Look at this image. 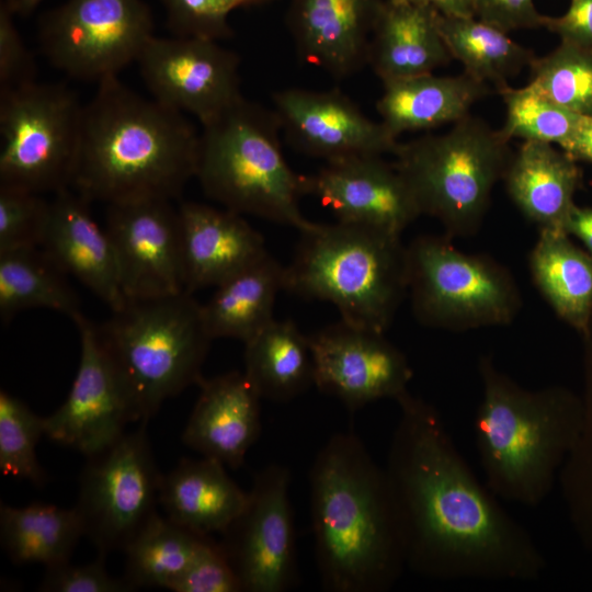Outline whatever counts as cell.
Here are the masks:
<instances>
[{"label": "cell", "instance_id": "cell-36", "mask_svg": "<svg viewBox=\"0 0 592 592\" xmlns=\"http://www.w3.org/2000/svg\"><path fill=\"white\" fill-rule=\"evenodd\" d=\"M499 93L506 110L500 132L509 141L521 138L561 147L571 137L581 117L550 100L532 83L517 89L508 86Z\"/></svg>", "mask_w": 592, "mask_h": 592}, {"label": "cell", "instance_id": "cell-15", "mask_svg": "<svg viewBox=\"0 0 592 592\" xmlns=\"http://www.w3.org/2000/svg\"><path fill=\"white\" fill-rule=\"evenodd\" d=\"M136 62L156 101L201 125L242 96L238 58L215 39L153 35Z\"/></svg>", "mask_w": 592, "mask_h": 592}, {"label": "cell", "instance_id": "cell-30", "mask_svg": "<svg viewBox=\"0 0 592 592\" xmlns=\"http://www.w3.org/2000/svg\"><path fill=\"white\" fill-rule=\"evenodd\" d=\"M561 230H540L532 251L533 278L554 310L587 333L592 321V255Z\"/></svg>", "mask_w": 592, "mask_h": 592}, {"label": "cell", "instance_id": "cell-41", "mask_svg": "<svg viewBox=\"0 0 592 592\" xmlns=\"http://www.w3.org/2000/svg\"><path fill=\"white\" fill-rule=\"evenodd\" d=\"M175 36L215 39L230 34L228 12L218 0H161Z\"/></svg>", "mask_w": 592, "mask_h": 592}, {"label": "cell", "instance_id": "cell-49", "mask_svg": "<svg viewBox=\"0 0 592 592\" xmlns=\"http://www.w3.org/2000/svg\"><path fill=\"white\" fill-rule=\"evenodd\" d=\"M43 0H0L13 15L26 16L31 14Z\"/></svg>", "mask_w": 592, "mask_h": 592}, {"label": "cell", "instance_id": "cell-26", "mask_svg": "<svg viewBox=\"0 0 592 592\" xmlns=\"http://www.w3.org/2000/svg\"><path fill=\"white\" fill-rule=\"evenodd\" d=\"M377 102L380 123L397 138L417 132L456 123L469 115L470 107L491 92L487 83L465 72L440 77L433 73L383 82Z\"/></svg>", "mask_w": 592, "mask_h": 592}, {"label": "cell", "instance_id": "cell-33", "mask_svg": "<svg viewBox=\"0 0 592 592\" xmlns=\"http://www.w3.org/2000/svg\"><path fill=\"white\" fill-rule=\"evenodd\" d=\"M435 21L446 48L462 62L464 72L477 81L493 83L498 92L535 57L508 33L474 16L435 13Z\"/></svg>", "mask_w": 592, "mask_h": 592}, {"label": "cell", "instance_id": "cell-31", "mask_svg": "<svg viewBox=\"0 0 592 592\" xmlns=\"http://www.w3.org/2000/svg\"><path fill=\"white\" fill-rule=\"evenodd\" d=\"M81 536L83 526L75 508L39 502L23 508L1 504V544L14 563L50 567L69 561Z\"/></svg>", "mask_w": 592, "mask_h": 592}, {"label": "cell", "instance_id": "cell-35", "mask_svg": "<svg viewBox=\"0 0 592 592\" xmlns=\"http://www.w3.org/2000/svg\"><path fill=\"white\" fill-rule=\"evenodd\" d=\"M585 335V385L581 396L583 425L558 481L572 528L592 555V328Z\"/></svg>", "mask_w": 592, "mask_h": 592}, {"label": "cell", "instance_id": "cell-42", "mask_svg": "<svg viewBox=\"0 0 592 592\" xmlns=\"http://www.w3.org/2000/svg\"><path fill=\"white\" fill-rule=\"evenodd\" d=\"M45 592H126L133 588L124 578L111 576L105 568V556L87 565L75 566L69 561L46 567L38 588Z\"/></svg>", "mask_w": 592, "mask_h": 592}, {"label": "cell", "instance_id": "cell-18", "mask_svg": "<svg viewBox=\"0 0 592 592\" xmlns=\"http://www.w3.org/2000/svg\"><path fill=\"white\" fill-rule=\"evenodd\" d=\"M275 114L289 144L327 162L382 156L398 143L380 122L368 118L339 90L289 88L273 95Z\"/></svg>", "mask_w": 592, "mask_h": 592}, {"label": "cell", "instance_id": "cell-48", "mask_svg": "<svg viewBox=\"0 0 592 592\" xmlns=\"http://www.w3.org/2000/svg\"><path fill=\"white\" fill-rule=\"evenodd\" d=\"M431 9L444 16H474V0H401Z\"/></svg>", "mask_w": 592, "mask_h": 592}, {"label": "cell", "instance_id": "cell-23", "mask_svg": "<svg viewBox=\"0 0 592 592\" xmlns=\"http://www.w3.org/2000/svg\"><path fill=\"white\" fill-rule=\"evenodd\" d=\"M385 0H294L291 27L300 56L337 78L368 58L371 37Z\"/></svg>", "mask_w": 592, "mask_h": 592}, {"label": "cell", "instance_id": "cell-24", "mask_svg": "<svg viewBox=\"0 0 592 592\" xmlns=\"http://www.w3.org/2000/svg\"><path fill=\"white\" fill-rule=\"evenodd\" d=\"M248 492L227 475L225 466L203 457L183 458L162 475L158 502L166 516L202 535L223 533L242 511Z\"/></svg>", "mask_w": 592, "mask_h": 592}, {"label": "cell", "instance_id": "cell-34", "mask_svg": "<svg viewBox=\"0 0 592 592\" xmlns=\"http://www.w3.org/2000/svg\"><path fill=\"white\" fill-rule=\"evenodd\" d=\"M208 536L157 513L125 549L123 578L133 590L169 589L193 561Z\"/></svg>", "mask_w": 592, "mask_h": 592}, {"label": "cell", "instance_id": "cell-11", "mask_svg": "<svg viewBox=\"0 0 592 592\" xmlns=\"http://www.w3.org/2000/svg\"><path fill=\"white\" fill-rule=\"evenodd\" d=\"M147 422L87 457L77 510L84 536L99 555L125 549L157 514L162 475L146 432Z\"/></svg>", "mask_w": 592, "mask_h": 592}, {"label": "cell", "instance_id": "cell-16", "mask_svg": "<svg viewBox=\"0 0 592 592\" xmlns=\"http://www.w3.org/2000/svg\"><path fill=\"white\" fill-rule=\"evenodd\" d=\"M385 332L342 319L309 335L314 386L350 411L373 401L397 399L408 390L411 366Z\"/></svg>", "mask_w": 592, "mask_h": 592}, {"label": "cell", "instance_id": "cell-39", "mask_svg": "<svg viewBox=\"0 0 592 592\" xmlns=\"http://www.w3.org/2000/svg\"><path fill=\"white\" fill-rule=\"evenodd\" d=\"M49 206L42 194L0 185V252L41 247Z\"/></svg>", "mask_w": 592, "mask_h": 592}, {"label": "cell", "instance_id": "cell-22", "mask_svg": "<svg viewBox=\"0 0 592 592\" xmlns=\"http://www.w3.org/2000/svg\"><path fill=\"white\" fill-rule=\"evenodd\" d=\"M198 385L182 441L203 457L237 469L260 435L261 397L246 374L237 371L203 378Z\"/></svg>", "mask_w": 592, "mask_h": 592}, {"label": "cell", "instance_id": "cell-20", "mask_svg": "<svg viewBox=\"0 0 592 592\" xmlns=\"http://www.w3.org/2000/svg\"><path fill=\"white\" fill-rule=\"evenodd\" d=\"M90 203L72 189L55 193L41 248L65 274L77 278L113 311L126 298L112 241L92 216Z\"/></svg>", "mask_w": 592, "mask_h": 592}, {"label": "cell", "instance_id": "cell-37", "mask_svg": "<svg viewBox=\"0 0 592 592\" xmlns=\"http://www.w3.org/2000/svg\"><path fill=\"white\" fill-rule=\"evenodd\" d=\"M531 81L550 100L580 115H592V49L567 42L534 57Z\"/></svg>", "mask_w": 592, "mask_h": 592}, {"label": "cell", "instance_id": "cell-3", "mask_svg": "<svg viewBox=\"0 0 592 592\" xmlns=\"http://www.w3.org/2000/svg\"><path fill=\"white\" fill-rule=\"evenodd\" d=\"M310 511L322 585L331 592H386L405 550L385 468L353 432L337 433L310 471Z\"/></svg>", "mask_w": 592, "mask_h": 592}, {"label": "cell", "instance_id": "cell-19", "mask_svg": "<svg viewBox=\"0 0 592 592\" xmlns=\"http://www.w3.org/2000/svg\"><path fill=\"white\" fill-rule=\"evenodd\" d=\"M305 194H312L337 220L401 235L422 215L415 196L395 164L382 156L327 162L304 177Z\"/></svg>", "mask_w": 592, "mask_h": 592}, {"label": "cell", "instance_id": "cell-40", "mask_svg": "<svg viewBox=\"0 0 592 592\" xmlns=\"http://www.w3.org/2000/svg\"><path fill=\"white\" fill-rule=\"evenodd\" d=\"M168 590L240 592L242 587L221 544L208 536L190 566Z\"/></svg>", "mask_w": 592, "mask_h": 592}, {"label": "cell", "instance_id": "cell-6", "mask_svg": "<svg viewBox=\"0 0 592 592\" xmlns=\"http://www.w3.org/2000/svg\"><path fill=\"white\" fill-rule=\"evenodd\" d=\"M275 112L241 96L202 124L195 178L224 208L298 231L312 221L300 212L304 177L288 166Z\"/></svg>", "mask_w": 592, "mask_h": 592}, {"label": "cell", "instance_id": "cell-38", "mask_svg": "<svg viewBox=\"0 0 592 592\" xmlns=\"http://www.w3.org/2000/svg\"><path fill=\"white\" fill-rule=\"evenodd\" d=\"M44 434V418L26 403L0 391V470L4 476L26 479L42 486L46 474L39 465L35 447Z\"/></svg>", "mask_w": 592, "mask_h": 592}, {"label": "cell", "instance_id": "cell-27", "mask_svg": "<svg viewBox=\"0 0 592 592\" xmlns=\"http://www.w3.org/2000/svg\"><path fill=\"white\" fill-rule=\"evenodd\" d=\"M503 178L512 201L539 230L565 231L580 180L570 156L551 144L524 141Z\"/></svg>", "mask_w": 592, "mask_h": 592}, {"label": "cell", "instance_id": "cell-9", "mask_svg": "<svg viewBox=\"0 0 592 592\" xmlns=\"http://www.w3.org/2000/svg\"><path fill=\"white\" fill-rule=\"evenodd\" d=\"M82 107L64 83L0 93V185L38 194L71 189Z\"/></svg>", "mask_w": 592, "mask_h": 592}, {"label": "cell", "instance_id": "cell-17", "mask_svg": "<svg viewBox=\"0 0 592 592\" xmlns=\"http://www.w3.org/2000/svg\"><path fill=\"white\" fill-rule=\"evenodd\" d=\"M104 228L114 248L125 298L184 291L180 219L171 201L141 198L107 204Z\"/></svg>", "mask_w": 592, "mask_h": 592}, {"label": "cell", "instance_id": "cell-14", "mask_svg": "<svg viewBox=\"0 0 592 592\" xmlns=\"http://www.w3.org/2000/svg\"><path fill=\"white\" fill-rule=\"evenodd\" d=\"M73 322L80 335L78 371L64 403L44 418V434L88 457L117 441L137 417L98 326L83 315Z\"/></svg>", "mask_w": 592, "mask_h": 592}, {"label": "cell", "instance_id": "cell-44", "mask_svg": "<svg viewBox=\"0 0 592 592\" xmlns=\"http://www.w3.org/2000/svg\"><path fill=\"white\" fill-rule=\"evenodd\" d=\"M475 18L505 33L544 26L534 0H474Z\"/></svg>", "mask_w": 592, "mask_h": 592}, {"label": "cell", "instance_id": "cell-2", "mask_svg": "<svg viewBox=\"0 0 592 592\" xmlns=\"http://www.w3.org/2000/svg\"><path fill=\"white\" fill-rule=\"evenodd\" d=\"M198 146L184 114L141 96L118 76L104 78L82 107L71 189L106 204L172 201L195 178Z\"/></svg>", "mask_w": 592, "mask_h": 592}, {"label": "cell", "instance_id": "cell-28", "mask_svg": "<svg viewBox=\"0 0 592 592\" xmlns=\"http://www.w3.org/2000/svg\"><path fill=\"white\" fill-rule=\"evenodd\" d=\"M284 289L285 266L267 251L217 285L202 305L209 337L246 343L274 319L275 301Z\"/></svg>", "mask_w": 592, "mask_h": 592}, {"label": "cell", "instance_id": "cell-8", "mask_svg": "<svg viewBox=\"0 0 592 592\" xmlns=\"http://www.w3.org/2000/svg\"><path fill=\"white\" fill-rule=\"evenodd\" d=\"M500 130L470 115L440 135L398 144L395 167L411 187L422 215L448 235H473L481 225L496 182L511 157Z\"/></svg>", "mask_w": 592, "mask_h": 592}, {"label": "cell", "instance_id": "cell-12", "mask_svg": "<svg viewBox=\"0 0 592 592\" xmlns=\"http://www.w3.org/2000/svg\"><path fill=\"white\" fill-rule=\"evenodd\" d=\"M152 36L143 0H65L38 26L41 49L56 69L98 82L136 61Z\"/></svg>", "mask_w": 592, "mask_h": 592}, {"label": "cell", "instance_id": "cell-4", "mask_svg": "<svg viewBox=\"0 0 592 592\" xmlns=\"http://www.w3.org/2000/svg\"><path fill=\"white\" fill-rule=\"evenodd\" d=\"M474 434L485 483L499 499L535 508L550 494L583 425V402L562 387L527 389L489 356Z\"/></svg>", "mask_w": 592, "mask_h": 592}, {"label": "cell", "instance_id": "cell-43", "mask_svg": "<svg viewBox=\"0 0 592 592\" xmlns=\"http://www.w3.org/2000/svg\"><path fill=\"white\" fill-rule=\"evenodd\" d=\"M14 16L0 4V93L36 81L34 58L16 29Z\"/></svg>", "mask_w": 592, "mask_h": 592}, {"label": "cell", "instance_id": "cell-21", "mask_svg": "<svg viewBox=\"0 0 592 592\" xmlns=\"http://www.w3.org/2000/svg\"><path fill=\"white\" fill-rule=\"evenodd\" d=\"M178 213L187 293L216 287L267 252L241 214L196 202L181 203Z\"/></svg>", "mask_w": 592, "mask_h": 592}, {"label": "cell", "instance_id": "cell-50", "mask_svg": "<svg viewBox=\"0 0 592 592\" xmlns=\"http://www.w3.org/2000/svg\"><path fill=\"white\" fill-rule=\"evenodd\" d=\"M255 1H259V0H218V2L220 3V5L225 9V11H227L228 13L239 7V5H243V4H248V3H252V2H255Z\"/></svg>", "mask_w": 592, "mask_h": 592}, {"label": "cell", "instance_id": "cell-5", "mask_svg": "<svg viewBox=\"0 0 592 592\" xmlns=\"http://www.w3.org/2000/svg\"><path fill=\"white\" fill-rule=\"evenodd\" d=\"M285 289L332 304L341 319L385 332L408 293L400 235L337 220L299 231Z\"/></svg>", "mask_w": 592, "mask_h": 592}, {"label": "cell", "instance_id": "cell-10", "mask_svg": "<svg viewBox=\"0 0 592 592\" xmlns=\"http://www.w3.org/2000/svg\"><path fill=\"white\" fill-rule=\"evenodd\" d=\"M407 252L408 293L426 326L466 330L505 325L516 315L517 288L492 261L434 236L417 238Z\"/></svg>", "mask_w": 592, "mask_h": 592}, {"label": "cell", "instance_id": "cell-1", "mask_svg": "<svg viewBox=\"0 0 592 592\" xmlns=\"http://www.w3.org/2000/svg\"><path fill=\"white\" fill-rule=\"evenodd\" d=\"M396 402L385 471L406 568L439 581L540 579L543 550L477 478L437 409L409 390Z\"/></svg>", "mask_w": 592, "mask_h": 592}, {"label": "cell", "instance_id": "cell-13", "mask_svg": "<svg viewBox=\"0 0 592 592\" xmlns=\"http://www.w3.org/2000/svg\"><path fill=\"white\" fill-rule=\"evenodd\" d=\"M289 481L285 466L260 470L242 511L221 533L242 591L283 592L298 579Z\"/></svg>", "mask_w": 592, "mask_h": 592}, {"label": "cell", "instance_id": "cell-32", "mask_svg": "<svg viewBox=\"0 0 592 592\" xmlns=\"http://www.w3.org/2000/svg\"><path fill=\"white\" fill-rule=\"evenodd\" d=\"M65 275L38 248L0 252L2 323H8L18 312L31 308L56 310L72 320L82 315L79 299Z\"/></svg>", "mask_w": 592, "mask_h": 592}, {"label": "cell", "instance_id": "cell-29", "mask_svg": "<svg viewBox=\"0 0 592 592\" xmlns=\"http://www.w3.org/2000/svg\"><path fill=\"white\" fill-rule=\"evenodd\" d=\"M244 344V374L261 398L289 401L314 385L309 335L275 318Z\"/></svg>", "mask_w": 592, "mask_h": 592}, {"label": "cell", "instance_id": "cell-25", "mask_svg": "<svg viewBox=\"0 0 592 592\" xmlns=\"http://www.w3.org/2000/svg\"><path fill=\"white\" fill-rule=\"evenodd\" d=\"M451 59L434 11L401 0L384 1L367 58L383 82L433 73Z\"/></svg>", "mask_w": 592, "mask_h": 592}, {"label": "cell", "instance_id": "cell-47", "mask_svg": "<svg viewBox=\"0 0 592 592\" xmlns=\"http://www.w3.org/2000/svg\"><path fill=\"white\" fill-rule=\"evenodd\" d=\"M565 231L576 236L592 255V207H579L574 204L567 217Z\"/></svg>", "mask_w": 592, "mask_h": 592}, {"label": "cell", "instance_id": "cell-7", "mask_svg": "<svg viewBox=\"0 0 592 592\" xmlns=\"http://www.w3.org/2000/svg\"><path fill=\"white\" fill-rule=\"evenodd\" d=\"M98 328L128 389L137 421L148 422L167 399L203 379L212 338L202 305L191 293L126 298Z\"/></svg>", "mask_w": 592, "mask_h": 592}, {"label": "cell", "instance_id": "cell-45", "mask_svg": "<svg viewBox=\"0 0 592 592\" xmlns=\"http://www.w3.org/2000/svg\"><path fill=\"white\" fill-rule=\"evenodd\" d=\"M544 27L557 34L561 42L592 49V0H570L563 15L546 16Z\"/></svg>", "mask_w": 592, "mask_h": 592}, {"label": "cell", "instance_id": "cell-46", "mask_svg": "<svg viewBox=\"0 0 592 592\" xmlns=\"http://www.w3.org/2000/svg\"><path fill=\"white\" fill-rule=\"evenodd\" d=\"M561 148L574 161L592 163V115H581L573 134Z\"/></svg>", "mask_w": 592, "mask_h": 592}]
</instances>
